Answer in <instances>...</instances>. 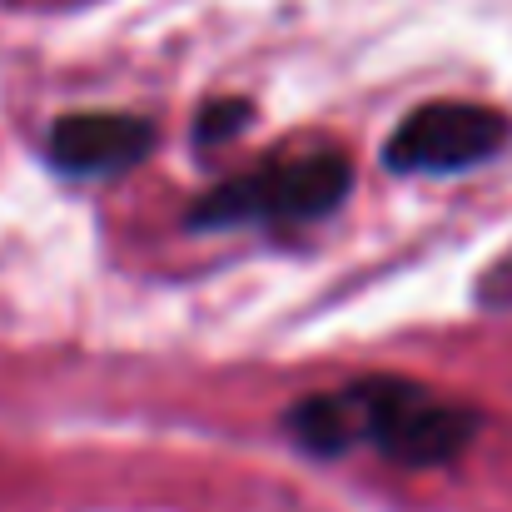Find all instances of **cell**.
Segmentation results:
<instances>
[{"label": "cell", "instance_id": "3", "mask_svg": "<svg viewBox=\"0 0 512 512\" xmlns=\"http://www.w3.org/2000/svg\"><path fill=\"white\" fill-rule=\"evenodd\" d=\"M508 140V120L488 105L433 100L398 120L383 145V165L398 174H453L493 160Z\"/></svg>", "mask_w": 512, "mask_h": 512}, {"label": "cell", "instance_id": "1", "mask_svg": "<svg viewBox=\"0 0 512 512\" xmlns=\"http://www.w3.org/2000/svg\"><path fill=\"white\" fill-rule=\"evenodd\" d=\"M284 433L319 458L373 448L398 468H443L473 443L478 413L413 378H358L334 393L299 398L284 413Z\"/></svg>", "mask_w": 512, "mask_h": 512}, {"label": "cell", "instance_id": "4", "mask_svg": "<svg viewBox=\"0 0 512 512\" xmlns=\"http://www.w3.org/2000/svg\"><path fill=\"white\" fill-rule=\"evenodd\" d=\"M155 150V125L140 115H65L50 130V160L65 174H120Z\"/></svg>", "mask_w": 512, "mask_h": 512}, {"label": "cell", "instance_id": "2", "mask_svg": "<svg viewBox=\"0 0 512 512\" xmlns=\"http://www.w3.org/2000/svg\"><path fill=\"white\" fill-rule=\"evenodd\" d=\"M353 174L339 150H299L264 160L254 170L214 184L189 204L194 229H234V224H309L339 209Z\"/></svg>", "mask_w": 512, "mask_h": 512}, {"label": "cell", "instance_id": "5", "mask_svg": "<svg viewBox=\"0 0 512 512\" xmlns=\"http://www.w3.org/2000/svg\"><path fill=\"white\" fill-rule=\"evenodd\" d=\"M244 120H249V105H244V100H214V105L199 115V145H219V140L234 135Z\"/></svg>", "mask_w": 512, "mask_h": 512}]
</instances>
